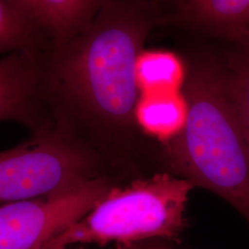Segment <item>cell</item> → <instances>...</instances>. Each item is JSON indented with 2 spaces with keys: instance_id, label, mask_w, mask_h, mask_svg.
<instances>
[{
  "instance_id": "1",
  "label": "cell",
  "mask_w": 249,
  "mask_h": 249,
  "mask_svg": "<svg viewBox=\"0 0 249 249\" xmlns=\"http://www.w3.org/2000/svg\"><path fill=\"white\" fill-rule=\"evenodd\" d=\"M139 3L110 0L91 24L40 56L41 89L53 125L94 152L109 174L132 168L143 134L138 64L151 19Z\"/></svg>"
},
{
  "instance_id": "2",
  "label": "cell",
  "mask_w": 249,
  "mask_h": 249,
  "mask_svg": "<svg viewBox=\"0 0 249 249\" xmlns=\"http://www.w3.org/2000/svg\"><path fill=\"white\" fill-rule=\"evenodd\" d=\"M186 121L162 143L173 175L212 191L249 223V151L224 61L201 60L185 72Z\"/></svg>"
},
{
  "instance_id": "3",
  "label": "cell",
  "mask_w": 249,
  "mask_h": 249,
  "mask_svg": "<svg viewBox=\"0 0 249 249\" xmlns=\"http://www.w3.org/2000/svg\"><path fill=\"white\" fill-rule=\"evenodd\" d=\"M194 188L187 179L170 173L135 179L124 187L116 186L89 213L56 235L45 249H66L86 244L178 242L187 226L185 214Z\"/></svg>"
},
{
  "instance_id": "4",
  "label": "cell",
  "mask_w": 249,
  "mask_h": 249,
  "mask_svg": "<svg viewBox=\"0 0 249 249\" xmlns=\"http://www.w3.org/2000/svg\"><path fill=\"white\" fill-rule=\"evenodd\" d=\"M106 177L113 178L94 152L54 126L0 152V206L70 191Z\"/></svg>"
},
{
  "instance_id": "5",
  "label": "cell",
  "mask_w": 249,
  "mask_h": 249,
  "mask_svg": "<svg viewBox=\"0 0 249 249\" xmlns=\"http://www.w3.org/2000/svg\"><path fill=\"white\" fill-rule=\"evenodd\" d=\"M116 178H96L55 195L0 206V249H45L116 187Z\"/></svg>"
},
{
  "instance_id": "6",
  "label": "cell",
  "mask_w": 249,
  "mask_h": 249,
  "mask_svg": "<svg viewBox=\"0 0 249 249\" xmlns=\"http://www.w3.org/2000/svg\"><path fill=\"white\" fill-rule=\"evenodd\" d=\"M40 56L16 51L0 58V122L23 124L32 135L53 127L41 89Z\"/></svg>"
},
{
  "instance_id": "7",
  "label": "cell",
  "mask_w": 249,
  "mask_h": 249,
  "mask_svg": "<svg viewBox=\"0 0 249 249\" xmlns=\"http://www.w3.org/2000/svg\"><path fill=\"white\" fill-rule=\"evenodd\" d=\"M182 15L234 45L249 43V0H182Z\"/></svg>"
},
{
  "instance_id": "8",
  "label": "cell",
  "mask_w": 249,
  "mask_h": 249,
  "mask_svg": "<svg viewBox=\"0 0 249 249\" xmlns=\"http://www.w3.org/2000/svg\"><path fill=\"white\" fill-rule=\"evenodd\" d=\"M110 0H35L37 27L49 48L86 30Z\"/></svg>"
},
{
  "instance_id": "9",
  "label": "cell",
  "mask_w": 249,
  "mask_h": 249,
  "mask_svg": "<svg viewBox=\"0 0 249 249\" xmlns=\"http://www.w3.org/2000/svg\"><path fill=\"white\" fill-rule=\"evenodd\" d=\"M186 105L181 93L157 92L142 94L136 118L143 134L161 143L178 136L186 121Z\"/></svg>"
},
{
  "instance_id": "10",
  "label": "cell",
  "mask_w": 249,
  "mask_h": 249,
  "mask_svg": "<svg viewBox=\"0 0 249 249\" xmlns=\"http://www.w3.org/2000/svg\"><path fill=\"white\" fill-rule=\"evenodd\" d=\"M45 40L22 18L9 0H0V55L16 51L43 53Z\"/></svg>"
},
{
  "instance_id": "11",
  "label": "cell",
  "mask_w": 249,
  "mask_h": 249,
  "mask_svg": "<svg viewBox=\"0 0 249 249\" xmlns=\"http://www.w3.org/2000/svg\"><path fill=\"white\" fill-rule=\"evenodd\" d=\"M142 94L173 91L184 75L178 58L167 53H142L138 64Z\"/></svg>"
},
{
  "instance_id": "12",
  "label": "cell",
  "mask_w": 249,
  "mask_h": 249,
  "mask_svg": "<svg viewBox=\"0 0 249 249\" xmlns=\"http://www.w3.org/2000/svg\"><path fill=\"white\" fill-rule=\"evenodd\" d=\"M234 47L224 64L249 151V43Z\"/></svg>"
},
{
  "instance_id": "13",
  "label": "cell",
  "mask_w": 249,
  "mask_h": 249,
  "mask_svg": "<svg viewBox=\"0 0 249 249\" xmlns=\"http://www.w3.org/2000/svg\"><path fill=\"white\" fill-rule=\"evenodd\" d=\"M9 2L11 4V6L17 10L18 14L30 24L35 27L36 31L39 33L37 27V13L35 0H9Z\"/></svg>"
},
{
  "instance_id": "14",
  "label": "cell",
  "mask_w": 249,
  "mask_h": 249,
  "mask_svg": "<svg viewBox=\"0 0 249 249\" xmlns=\"http://www.w3.org/2000/svg\"><path fill=\"white\" fill-rule=\"evenodd\" d=\"M116 249H176L165 243V241H144L129 245H118Z\"/></svg>"
},
{
  "instance_id": "15",
  "label": "cell",
  "mask_w": 249,
  "mask_h": 249,
  "mask_svg": "<svg viewBox=\"0 0 249 249\" xmlns=\"http://www.w3.org/2000/svg\"><path fill=\"white\" fill-rule=\"evenodd\" d=\"M83 249V248H79V249Z\"/></svg>"
}]
</instances>
